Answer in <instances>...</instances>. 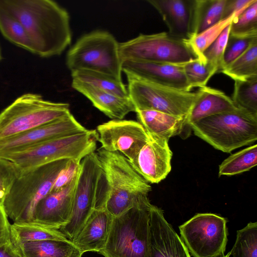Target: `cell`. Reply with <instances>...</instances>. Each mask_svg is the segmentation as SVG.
I'll use <instances>...</instances> for the list:
<instances>
[{"mask_svg": "<svg viewBox=\"0 0 257 257\" xmlns=\"http://www.w3.org/2000/svg\"><path fill=\"white\" fill-rule=\"evenodd\" d=\"M255 41H257V36L240 37L229 34L223 55L222 70L243 54Z\"/></svg>", "mask_w": 257, "mask_h": 257, "instance_id": "obj_36", "label": "cell"}, {"mask_svg": "<svg viewBox=\"0 0 257 257\" xmlns=\"http://www.w3.org/2000/svg\"><path fill=\"white\" fill-rule=\"evenodd\" d=\"M77 177L62 189L50 192L39 202L35 209L34 222L59 229L69 222Z\"/></svg>", "mask_w": 257, "mask_h": 257, "instance_id": "obj_16", "label": "cell"}, {"mask_svg": "<svg viewBox=\"0 0 257 257\" xmlns=\"http://www.w3.org/2000/svg\"><path fill=\"white\" fill-rule=\"evenodd\" d=\"M96 153L101 173L94 209H105L116 217L133 207L141 196L148 195L152 188L123 155L101 147Z\"/></svg>", "mask_w": 257, "mask_h": 257, "instance_id": "obj_2", "label": "cell"}, {"mask_svg": "<svg viewBox=\"0 0 257 257\" xmlns=\"http://www.w3.org/2000/svg\"><path fill=\"white\" fill-rule=\"evenodd\" d=\"M222 257H230V252H228L226 254H225Z\"/></svg>", "mask_w": 257, "mask_h": 257, "instance_id": "obj_44", "label": "cell"}, {"mask_svg": "<svg viewBox=\"0 0 257 257\" xmlns=\"http://www.w3.org/2000/svg\"><path fill=\"white\" fill-rule=\"evenodd\" d=\"M81 161L70 159L58 173L51 192L58 191L70 184L77 176Z\"/></svg>", "mask_w": 257, "mask_h": 257, "instance_id": "obj_39", "label": "cell"}, {"mask_svg": "<svg viewBox=\"0 0 257 257\" xmlns=\"http://www.w3.org/2000/svg\"><path fill=\"white\" fill-rule=\"evenodd\" d=\"M101 148L116 152L132 161L150 139L143 125L133 120L112 119L96 128Z\"/></svg>", "mask_w": 257, "mask_h": 257, "instance_id": "obj_13", "label": "cell"}, {"mask_svg": "<svg viewBox=\"0 0 257 257\" xmlns=\"http://www.w3.org/2000/svg\"><path fill=\"white\" fill-rule=\"evenodd\" d=\"M243 10L232 14L228 17L221 20L201 33L193 36L187 40L197 58L202 61L207 62L203 55L204 51L216 40L223 30L231 24L233 19Z\"/></svg>", "mask_w": 257, "mask_h": 257, "instance_id": "obj_31", "label": "cell"}, {"mask_svg": "<svg viewBox=\"0 0 257 257\" xmlns=\"http://www.w3.org/2000/svg\"><path fill=\"white\" fill-rule=\"evenodd\" d=\"M257 165V145L232 154L219 165V176H232L249 171Z\"/></svg>", "mask_w": 257, "mask_h": 257, "instance_id": "obj_30", "label": "cell"}, {"mask_svg": "<svg viewBox=\"0 0 257 257\" xmlns=\"http://www.w3.org/2000/svg\"><path fill=\"white\" fill-rule=\"evenodd\" d=\"M69 113L68 103L47 100L39 94H24L0 113V140L51 122Z\"/></svg>", "mask_w": 257, "mask_h": 257, "instance_id": "obj_7", "label": "cell"}, {"mask_svg": "<svg viewBox=\"0 0 257 257\" xmlns=\"http://www.w3.org/2000/svg\"><path fill=\"white\" fill-rule=\"evenodd\" d=\"M226 218L197 213L179 226L180 238L193 257H222L227 242Z\"/></svg>", "mask_w": 257, "mask_h": 257, "instance_id": "obj_11", "label": "cell"}, {"mask_svg": "<svg viewBox=\"0 0 257 257\" xmlns=\"http://www.w3.org/2000/svg\"><path fill=\"white\" fill-rule=\"evenodd\" d=\"M122 71H127L142 79L158 85L190 91L182 64L124 60Z\"/></svg>", "mask_w": 257, "mask_h": 257, "instance_id": "obj_18", "label": "cell"}, {"mask_svg": "<svg viewBox=\"0 0 257 257\" xmlns=\"http://www.w3.org/2000/svg\"><path fill=\"white\" fill-rule=\"evenodd\" d=\"M161 16L171 36L184 40L192 36L194 0H148Z\"/></svg>", "mask_w": 257, "mask_h": 257, "instance_id": "obj_19", "label": "cell"}, {"mask_svg": "<svg viewBox=\"0 0 257 257\" xmlns=\"http://www.w3.org/2000/svg\"><path fill=\"white\" fill-rule=\"evenodd\" d=\"M189 85L191 89L203 87L217 72L216 66L208 62H204L198 58L182 64Z\"/></svg>", "mask_w": 257, "mask_h": 257, "instance_id": "obj_34", "label": "cell"}, {"mask_svg": "<svg viewBox=\"0 0 257 257\" xmlns=\"http://www.w3.org/2000/svg\"><path fill=\"white\" fill-rule=\"evenodd\" d=\"M82 255V254H81V253H79V254H78L77 255H76L75 256H74V257H81Z\"/></svg>", "mask_w": 257, "mask_h": 257, "instance_id": "obj_45", "label": "cell"}, {"mask_svg": "<svg viewBox=\"0 0 257 257\" xmlns=\"http://www.w3.org/2000/svg\"><path fill=\"white\" fill-rule=\"evenodd\" d=\"M113 216L105 209H94L72 243L82 253L105 247Z\"/></svg>", "mask_w": 257, "mask_h": 257, "instance_id": "obj_20", "label": "cell"}, {"mask_svg": "<svg viewBox=\"0 0 257 257\" xmlns=\"http://www.w3.org/2000/svg\"><path fill=\"white\" fill-rule=\"evenodd\" d=\"M149 137L136 157L130 162L148 183H159L171 171L173 154L169 146V140Z\"/></svg>", "mask_w": 257, "mask_h": 257, "instance_id": "obj_15", "label": "cell"}, {"mask_svg": "<svg viewBox=\"0 0 257 257\" xmlns=\"http://www.w3.org/2000/svg\"><path fill=\"white\" fill-rule=\"evenodd\" d=\"M200 88L201 94L186 116L185 128H190L192 123L202 118L238 109L232 99L223 91L207 86Z\"/></svg>", "mask_w": 257, "mask_h": 257, "instance_id": "obj_22", "label": "cell"}, {"mask_svg": "<svg viewBox=\"0 0 257 257\" xmlns=\"http://www.w3.org/2000/svg\"><path fill=\"white\" fill-rule=\"evenodd\" d=\"M226 1L194 0L192 36L201 33L223 20V12Z\"/></svg>", "mask_w": 257, "mask_h": 257, "instance_id": "obj_26", "label": "cell"}, {"mask_svg": "<svg viewBox=\"0 0 257 257\" xmlns=\"http://www.w3.org/2000/svg\"><path fill=\"white\" fill-rule=\"evenodd\" d=\"M86 130L70 112L51 122L0 140V156L56 138L83 133Z\"/></svg>", "mask_w": 257, "mask_h": 257, "instance_id": "obj_14", "label": "cell"}, {"mask_svg": "<svg viewBox=\"0 0 257 257\" xmlns=\"http://www.w3.org/2000/svg\"><path fill=\"white\" fill-rule=\"evenodd\" d=\"M190 127L196 136L225 153L257 140V116L239 108L202 118Z\"/></svg>", "mask_w": 257, "mask_h": 257, "instance_id": "obj_5", "label": "cell"}, {"mask_svg": "<svg viewBox=\"0 0 257 257\" xmlns=\"http://www.w3.org/2000/svg\"><path fill=\"white\" fill-rule=\"evenodd\" d=\"M221 72L235 80L257 77V41Z\"/></svg>", "mask_w": 257, "mask_h": 257, "instance_id": "obj_29", "label": "cell"}, {"mask_svg": "<svg viewBox=\"0 0 257 257\" xmlns=\"http://www.w3.org/2000/svg\"><path fill=\"white\" fill-rule=\"evenodd\" d=\"M10 231L11 242L15 246L29 241L68 240L59 229L48 227L34 222L11 224Z\"/></svg>", "mask_w": 257, "mask_h": 257, "instance_id": "obj_25", "label": "cell"}, {"mask_svg": "<svg viewBox=\"0 0 257 257\" xmlns=\"http://www.w3.org/2000/svg\"><path fill=\"white\" fill-rule=\"evenodd\" d=\"M16 247L21 257H74L81 253L69 240L29 241Z\"/></svg>", "mask_w": 257, "mask_h": 257, "instance_id": "obj_24", "label": "cell"}, {"mask_svg": "<svg viewBox=\"0 0 257 257\" xmlns=\"http://www.w3.org/2000/svg\"><path fill=\"white\" fill-rule=\"evenodd\" d=\"M0 7L16 17L26 30L35 53L41 57L60 55L72 33L66 10L51 0H0Z\"/></svg>", "mask_w": 257, "mask_h": 257, "instance_id": "obj_1", "label": "cell"}, {"mask_svg": "<svg viewBox=\"0 0 257 257\" xmlns=\"http://www.w3.org/2000/svg\"><path fill=\"white\" fill-rule=\"evenodd\" d=\"M0 32L11 43L34 54L33 44L24 26L16 17L1 7Z\"/></svg>", "mask_w": 257, "mask_h": 257, "instance_id": "obj_28", "label": "cell"}, {"mask_svg": "<svg viewBox=\"0 0 257 257\" xmlns=\"http://www.w3.org/2000/svg\"><path fill=\"white\" fill-rule=\"evenodd\" d=\"M139 122L151 137L169 140L185 129V116H177L154 110L136 111Z\"/></svg>", "mask_w": 257, "mask_h": 257, "instance_id": "obj_23", "label": "cell"}, {"mask_svg": "<svg viewBox=\"0 0 257 257\" xmlns=\"http://www.w3.org/2000/svg\"><path fill=\"white\" fill-rule=\"evenodd\" d=\"M119 43L109 33L96 30L81 37L68 50L66 65L71 71L88 70L121 79Z\"/></svg>", "mask_w": 257, "mask_h": 257, "instance_id": "obj_8", "label": "cell"}, {"mask_svg": "<svg viewBox=\"0 0 257 257\" xmlns=\"http://www.w3.org/2000/svg\"><path fill=\"white\" fill-rule=\"evenodd\" d=\"M152 205L150 212V257H192L180 237Z\"/></svg>", "mask_w": 257, "mask_h": 257, "instance_id": "obj_17", "label": "cell"}, {"mask_svg": "<svg viewBox=\"0 0 257 257\" xmlns=\"http://www.w3.org/2000/svg\"><path fill=\"white\" fill-rule=\"evenodd\" d=\"M2 59H3V56H2V54L1 48V46H0V62L1 61V60Z\"/></svg>", "mask_w": 257, "mask_h": 257, "instance_id": "obj_43", "label": "cell"}, {"mask_svg": "<svg viewBox=\"0 0 257 257\" xmlns=\"http://www.w3.org/2000/svg\"><path fill=\"white\" fill-rule=\"evenodd\" d=\"M72 80L86 84L115 95L130 98L127 88L122 81L112 75L88 70L71 72Z\"/></svg>", "mask_w": 257, "mask_h": 257, "instance_id": "obj_27", "label": "cell"}, {"mask_svg": "<svg viewBox=\"0 0 257 257\" xmlns=\"http://www.w3.org/2000/svg\"><path fill=\"white\" fill-rule=\"evenodd\" d=\"M0 257H21L17 248L10 242L0 247Z\"/></svg>", "mask_w": 257, "mask_h": 257, "instance_id": "obj_42", "label": "cell"}, {"mask_svg": "<svg viewBox=\"0 0 257 257\" xmlns=\"http://www.w3.org/2000/svg\"><path fill=\"white\" fill-rule=\"evenodd\" d=\"M20 172L10 161L0 157V205L9 193Z\"/></svg>", "mask_w": 257, "mask_h": 257, "instance_id": "obj_38", "label": "cell"}, {"mask_svg": "<svg viewBox=\"0 0 257 257\" xmlns=\"http://www.w3.org/2000/svg\"><path fill=\"white\" fill-rule=\"evenodd\" d=\"M69 160L56 161L21 173L3 204L8 217L14 223L34 222L38 204L51 192L58 173Z\"/></svg>", "mask_w": 257, "mask_h": 257, "instance_id": "obj_4", "label": "cell"}, {"mask_svg": "<svg viewBox=\"0 0 257 257\" xmlns=\"http://www.w3.org/2000/svg\"><path fill=\"white\" fill-rule=\"evenodd\" d=\"M71 85L86 97L93 106L112 119H122L130 112L136 111L130 98L119 97L74 80Z\"/></svg>", "mask_w": 257, "mask_h": 257, "instance_id": "obj_21", "label": "cell"}, {"mask_svg": "<svg viewBox=\"0 0 257 257\" xmlns=\"http://www.w3.org/2000/svg\"><path fill=\"white\" fill-rule=\"evenodd\" d=\"M255 0H226L224 7L222 19L232 14L244 10Z\"/></svg>", "mask_w": 257, "mask_h": 257, "instance_id": "obj_41", "label": "cell"}, {"mask_svg": "<svg viewBox=\"0 0 257 257\" xmlns=\"http://www.w3.org/2000/svg\"><path fill=\"white\" fill-rule=\"evenodd\" d=\"M98 135L96 130L48 141L18 152L0 156L16 167L20 174L43 165L63 159L81 161L95 152Z\"/></svg>", "mask_w": 257, "mask_h": 257, "instance_id": "obj_6", "label": "cell"}, {"mask_svg": "<svg viewBox=\"0 0 257 257\" xmlns=\"http://www.w3.org/2000/svg\"><path fill=\"white\" fill-rule=\"evenodd\" d=\"M229 252L232 257H257L256 222H250L237 231L235 243Z\"/></svg>", "mask_w": 257, "mask_h": 257, "instance_id": "obj_33", "label": "cell"}, {"mask_svg": "<svg viewBox=\"0 0 257 257\" xmlns=\"http://www.w3.org/2000/svg\"><path fill=\"white\" fill-rule=\"evenodd\" d=\"M121 61L134 60L172 64H183L197 58L187 40L173 37L168 33L140 34L119 43Z\"/></svg>", "mask_w": 257, "mask_h": 257, "instance_id": "obj_10", "label": "cell"}, {"mask_svg": "<svg viewBox=\"0 0 257 257\" xmlns=\"http://www.w3.org/2000/svg\"><path fill=\"white\" fill-rule=\"evenodd\" d=\"M148 195L141 196L134 205L113 217L104 249L105 257H150V212Z\"/></svg>", "mask_w": 257, "mask_h": 257, "instance_id": "obj_3", "label": "cell"}, {"mask_svg": "<svg viewBox=\"0 0 257 257\" xmlns=\"http://www.w3.org/2000/svg\"><path fill=\"white\" fill-rule=\"evenodd\" d=\"M229 34L240 37L257 36V0L233 19Z\"/></svg>", "mask_w": 257, "mask_h": 257, "instance_id": "obj_35", "label": "cell"}, {"mask_svg": "<svg viewBox=\"0 0 257 257\" xmlns=\"http://www.w3.org/2000/svg\"><path fill=\"white\" fill-rule=\"evenodd\" d=\"M231 99L238 108L257 116V77L235 80Z\"/></svg>", "mask_w": 257, "mask_h": 257, "instance_id": "obj_32", "label": "cell"}, {"mask_svg": "<svg viewBox=\"0 0 257 257\" xmlns=\"http://www.w3.org/2000/svg\"><path fill=\"white\" fill-rule=\"evenodd\" d=\"M230 24L226 27L216 40L203 52L206 60L216 66L218 71L222 69L223 58L230 33Z\"/></svg>", "mask_w": 257, "mask_h": 257, "instance_id": "obj_37", "label": "cell"}, {"mask_svg": "<svg viewBox=\"0 0 257 257\" xmlns=\"http://www.w3.org/2000/svg\"><path fill=\"white\" fill-rule=\"evenodd\" d=\"M127 80L129 97L136 110H154L186 117L201 93L184 91L158 85L123 71Z\"/></svg>", "mask_w": 257, "mask_h": 257, "instance_id": "obj_9", "label": "cell"}, {"mask_svg": "<svg viewBox=\"0 0 257 257\" xmlns=\"http://www.w3.org/2000/svg\"><path fill=\"white\" fill-rule=\"evenodd\" d=\"M11 224L3 205H0V247L11 242Z\"/></svg>", "mask_w": 257, "mask_h": 257, "instance_id": "obj_40", "label": "cell"}, {"mask_svg": "<svg viewBox=\"0 0 257 257\" xmlns=\"http://www.w3.org/2000/svg\"><path fill=\"white\" fill-rule=\"evenodd\" d=\"M101 173V165L96 152L90 153L81 160L71 216L69 222L59 229L71 242L94 209Z\"/></svg>", "mask_w": 257, "mask_h": 257, "instance_id": "obj_12", "label": "cell"}]
</instances>
